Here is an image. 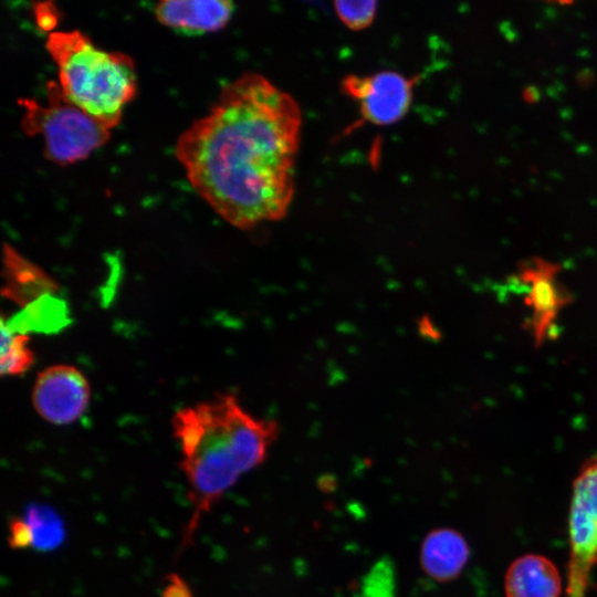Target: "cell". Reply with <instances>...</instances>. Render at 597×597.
<instances>
[{"label":"cell","instance_id":"1","mask_svg":"<svg viewBox=\"0 0 597 597\" xmlns=\"http://www.w3.org/2000/svg\"><path fill=\"white\" fill-rule=\"evenodd\" d=\"M301 128L297 102L249 72L222 87L209 113L179 136L175 155L214 212L248 230L287 213Z\"/></svg>","mask_w":597,"mask_h":597},{"label":"cell","instance_id":"2","mask_svg":"<svg viewBox=\"0 0 597 597\" xmlns=\"http://www.w3.org/2000/svg\"><path fill=\"white\" fill-rule=\"evenodd\" d=\"M171 427L192 507L181 537L182 551L192 543L202 514L210 512L242 474L265 460L279 429L274 421L247 411L232 394L179 409Z\"/></svg>","mask_w":597,"mask_h":597},{"label":"cell","instance_id":"3","mask_svg":"<svg viewBox=\"0 0 597 597\" xmlns=\"http://www.w3.org/2000/svg\"><path fill=\"white\" fill-rule=\"evenodd\" d=\"M45 49L67 100L113 129L137 91L132 57L97 48L78 30L50 32Z\"/></svg>","mask_w":597,"mask_h":597},{"label":"cell","instance_id":"4","mask_svg":"<svg viewBox=\"0 0 597 597\" xmlns=\"http://www.w3.org/2000/svg\"><path fill=\"white\" fill-rule=\"evenodd\" d=\"M21 129L28 136L41 135L44 157L65 166L87 158L111 137V128L73 104L55 81L46 83V104L21 98Z\"/></svg>","mask_w":597,"mask_h":597},{"label":"cell","instance_id":"5","mask_svg":"<svg viewBox=\"0 0 597 597\" xmlns=\"http://www.w3.org/2000/svg\"><path fill=\"white\" fill-rule=\"evenodd\" d=\"M568 540L566 597H586L597 565V458L587 461L574 481Z\"/></svg>","mask_w":597,"mask_h":597},{"label":"cell","instance_id":"6","mask_svg":"<svg viewBox=\"0 0 597 597\" xmlns=\"http://www.w3.org/2000/svg\"><path fill=\"white\" fill-rule=\"evenodd\" d=\"M91 387L84 374L73 365L56 364L38 374L32 404L46 422L65 426L75 422L87 409Z\"/></svg>","mask_w":597,"mask_h":597},{"label":"cell","instance_id":"7","mask_svg":"<svg viewBox=\"0 0 597 597\" xmlns=\"http://www.w3.org/2000/svg\"><path fill=\"white\" fill-rule=\"evenodd\" d=\"M413 84L415 78L381 71L368 76L348 75L342 82V90L358 103L364 121L384 126L399 122L407 114Z\"/></svg>","mask_w":597,"mask_h":597},{"label":"cell","instance_id":"8","mask_svg":"<svg viewBox=\"0 0 597 597\" xmlns=\"http://www.w3.org/2000/svg\"><path fill=\"white\" fill-rule=\"evenodd\" d=\"M528 307L530 328L536 344L547 339L555 329L569 296L559 281V266L543 259H532L517 272Z\"/></svg>","mask_w":597,"mask_h":597},{"label":"cell","instance_id":"9","mask_svg":"<svg viewBox=\"0 0 597 597\" xmlns=\"http://www.w3.org/2000/svg\"><path fill=\"white\" fill-rule=\"evenodd\" d=\"M234 7L227 0H166L157 3L159 23L187 33L216 32L230 21Z\"/></svg>","mask_w":597,"mask_h":597},{"label":"cell","instance_id":"10","mask_svg":"<svg viewBox=\"0 0 597 597\" xmlns=\"http://www.w3.org/2000/svg\"><path fill=\"white\" fill-rule=\"evenodd\" d=\"M3 276L2 295L23 308L59 290L51 276L7 243L3 244Z\"/></svg>","mask_w":597,"mask_h":597},{"label":"cell","instance_id":"11","mask_svg":"<svg viewBox=\"0 0 597 597\" xmlns=\"http://www.w3.org/2000/svg\"><path fill=\"white\" fill-rule=\"evenodd\" d=\"M562 587V577L555 564L538 554H526L514 559L504 577L506 597H559Z\"/></svg>","mask_w":597,"mask_h":597},{"label":"cell","instance_id":"12","mask_svg":"<svg viewBox=\"0 0 597 597\" xmlns=\"http://www.w3.org/2000/svg\"><path fill=\"white\" fill-rule=\"evenodd\" d=\"M470 556L464 537L451 528L430 532L423 540L420 552L421 566L437 582H449L460 575Z\"/></svg>","mask_w":597,"mask_h":597},{"label":"cell","instance_id":"13","mask_svg":"<svg viewBox=\"0 0 597 597\" xmlns=\"http://www.w3.org/2000/svg\"><path fill=\"white\" fill-rule=\"evenodd\" d=\"M29 335L1 324V375L19 376L28 371L34 362Z\"/></svg>","mask_w":597,"mask_h":597},{"label":"cell","instance_id":"14","mask_svg":"<svg viewBox=\"0 0 597 597\" xmlns=\"http://www.w3.org/2000/svg\"><path fill=\"white\" fill-rule=\"evenodd\" d=\"M24 519L33 534V548L49 551L62 543L64 536L62 521L51 509L42 505L30 506Z\"/></svg>","mask_w":597,"mask_h":597},{"label":"cell","instance_id":"15","mask_svg":"<svg viewBox=\"0 0 597 597\" xmlns=\"http://www.w3.org/2000/svg\"><path fill=\"white\" fill-rule=\"evenodd\" d=\"M334 9L338 19L350 30L368 28L376 15L377 2L373 0L336 1Z\"/></svg>","mask_w":597,"mask_h":597},{"label":"cell","instance_id":"16","mask_svg":"<svg viewBox=\"0 0 597 597\" xmlns=\"http://www.w3.org/2000/svg\"><path fill=\"white\" fill-rule=\"evenodd\" d=\"M394 572L387 561L379 562L367 577L360 588V597H392Z\"/></svg>","mask_w":597,"mask_h":597},{"label":"cell","instance_id":"17","mask_svg":"<svg viewBox=\"0 0 597 597\" xmlns=\"http://www.w3.org/2000/svg\"><path fill=\"white\" fill-rule=\"evenodd\" d=\"M8 543L13 549L33 547V534L24 516L11 519L9 523Z\"/></svg>","mask_w":597,"mask_h":597},{"label":"cell","instance_id":"18","mask_svg":"<svg viewBox=\"0 0 597 597\" xmlns=\"http://www.w3.org/2000/svg\"><path fill=\"white\" fill-rule=\"evenodd\" d=\"M161 597H193L188 584L177 574H168L161 589Z\"/></svg>","mask_w":597,"mask_h":597},{"label":"cell","instance_id":"19","mask_svg":"<svg viewBox=\"0 0 597 597\" xmlns=\"http://www.w3.org/2000/svg\"><path fill=\"white\" fill-rule=\"evenodd\" d=\"M42 6L43 8H36L42 11V13L36 12L38 21L42 28L49 29L48 25H51L52 28L56 19L54 15V11H52V8H45L46 3H42Z\"/></svg>","mask_w":597,"mask_h":597}]
</instances>
